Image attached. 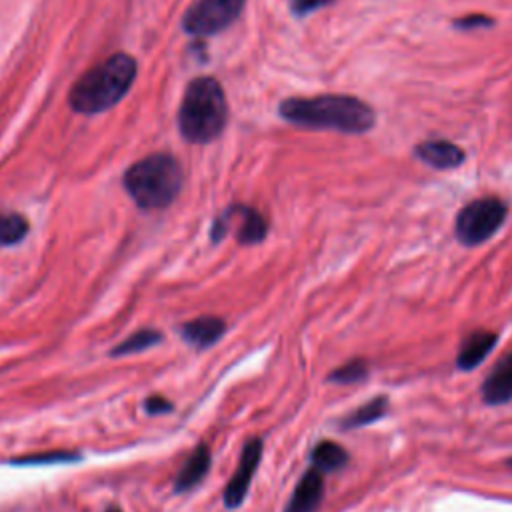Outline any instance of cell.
<instances>
[{
  "label": "cell",
  "instance_id": "cell-12",
  "mask_svg": "<svg viewBox=\"0 0 512 512\" xmlns=\"http://www.w3.org/2000/svg\"><path fill=\"white\" fill-rule=\"evenodd\" d=\"M226 330V324L218 316H200L180 326V336L194 348L204 350L216 344Z\"/></svg>",
  "mask_w": 512,
  "mask_h": 512
},
{
  "label": "cell",
  "instance_id": "cell-21",
  "mask_svg": "<svg viewBox=\"0 0 512 512\" xmlns=\"http://www.w3.org/2000/svg\"><path fill=\"white\" fill-rule=\"evenodd\" d=\"M172 402L160 394H152L144 400V412L148 416H160V414H166V412H172Z\"/></svg>",
  "mask_w": 512,
  "mask_h": 512
},
{
  "label": "cell",
  "instance_id": "cell-23",
  "mask_svg": "<svg viewBox=\"0 0 512 512\" xmlns=\"http://www.w3.org/2000/svg\"><path fill=\"white\" fill-rule=\"evenodd\" d=\"M332 0H290V6H292V12L298 14V16H306L326 4H330Z\"/></svg>",
  "mask_w": 512,
  "mask_h": 512
},
{
  "label": "cell",
  "instance_id": "cell-1",
  "mask_svg": "<svg viewBox=\"0 0 512 512\" xmlns=\"http://www.w3.org/2000/svg\"><path fill=\"white\" fill-rule=\"evenodd\" d=\"M278 112L290 124L316 130H336L344 134H364L376 122L372 106L348 94L288 98L280 104Z\"/></svg>",
  "mask_w": 512,
  "mask_h": 512
},
{
  "label": "cell",
  "instance_id": "cell-13",
  "mask_svg": "<svg viewBox=\"0 0 512 512\" xmlns=\"http://www.w3.org/2000/svg\"><path fill=\"white\" fill-rule=\"evenodd\" d=\"M498 336L490 330H474L472 334H468L458 350L456 356V366L460 370H472L476 368L494 348Z\"/></svg>",
  "mask_w": 512,
  "mask_h": 512
},
{
  "label": "cell",
  "instance_id": "cell-2",
  "mask_svg": "<svg viewBox=\"0 0 512 512\" xmlns=\"http://www.w3.org/2000/svg\"><path fill=\"white\" fill-rule=\"evenodd\" d=\"M136 62L128 54H114L88 70L70 92V106L80 114H96L114 106L132 86Z\"/></svg>",
  "mask_w": 512,
  "mask_h": 512
},
{
  "label": "cell",
  "instance_id": "cell-22",
  "mask_svg": "<svg viewBox=\"0 0 512 512\" xmlns=\"http://www.w3.org/2000/svg\"><path fill=\"white\" fill-rule=\"evenodd\" d=\"M492 24H494V20L484 14H468V16L454 20V26L460 30H472V28H482V26H492Z\"/></svg>",
  "mask_w": 512,
  "mask_h": 512
},
{
  "label": "cell",
  "instance_id": "cell-7",
  "mask_svg": "<svg viewBox=\"0 0 512 512\" xmlns=\"http://www.w3.org/2000/svg\"><path fill=\"white\" fill-rule=\"evenodd\" d=\"M262 450H264V442L258 436H252L244 442V448H242L240 460L236 464V470L228 478V482L224 486V492H222V502L228 510L238 508L246 500L252 478L258 470V464H260V458H262Z\"/></svg>",
  "mask_w": 512,
  "mask_h": 512
},
{
  "label": "cell",
  "instance_id": "cell-15",
  "mask_svg": "<svg viewBox=\"0 0 512 512\" xmlns=\"http://www.w3.org/2000/svg\"><path fill=\"white\" fill-rule=\"evenodd\" d=\"M388 410V398L386 396H376L372 400H368L366 404L358 406L356 410H352L348 416L342 418L340 428L350 430V428H360L366 424H372L376 420H380Z\"/></svg>",
  "mask_w": 512,
  "mask_h": 512
},
{
  "label": "cell",
  "instance_id": "cell-11",
  "mask_svg": "<svg viewBox=\"0 0 512 512\" xmlns=\"http://www.w3.org/2000/svg\"><path fill=\"white\" fill-rule=\"evenodd\" d=\"M486 404H506L512 400V350L504 354L482 384Z\"/></svg>",
  "mask_w": 512,
  "mask_h": 512
},
{
  "label": "cell",
  "instance_id": "cell-14",
  "mask_svg": "<svg viewBox=\"0 0 512 512\" xmlns=\"http://www.w3.org/2000/svg\"><path fill=\"white\" fill-rule=\"evenodd\" d=\"M310 462H312V468L320 470L322 474L324 472H336V470L346 466L348 452L332 440H322L312 448Z\"/></svg>",
  "mask_w": 512,
  "mask_h": 512
},
{
  "label": "cell",
  "instance_id": "cell-3",
  "mask_svg": "<svg viewBox=\"0 0 512 512\" xmlns=\"http://www.w3.org/2000/svg\"><path fill=\"white\" fill-rule=\"evenodd\" d=\"M228 118L226 96L214 78L202 76L188 84L180 112L178 126L180 134L194 144H206L224 130Z\"/></svg>",
  "mask_w": 512,
  "mask_h": 512
},
{
  "label": "cell",
  "instance_id": "cell-9",
  "mask_svg": "<svg viewBox=\"0 0 512 512\" xmlns=\"http://www.w3.org/2000/svg\"><path fill=\"white\" fill-rule=\"evenodd\" d=\"M324 498V476L316 468H308L292 490L284 512H316Z\"/></svg>",
  "mask_w": 512,
  "mask_h": 512
},
{
  "label": "cell",
  "instance_id": "cell-19",
  "mask_svg": "<svg viewBox=\"0 0 512 512\" xmlns=\"http://www.w3.org/2000/svg\"><path fill=\"white\" fill-rule=\"evenodd\" d=\"M28 232V222L22 214L0 212V244L12 246L24 240Z\"/></svg>",
  "mask_w": 512,
  "mask_h": 512
},
{
  "label": "cell",
  "instance_id": "cell-8",
  "mask_svg": "<svg viewBox=\"0 0 512 512\" xmlns=\"http://www.w3.org/2000/svg\"><path fill=\"white\" fill-rule=\"evenodd\" d=\"M212 464V454L206 442H200L194 446V450L186 456V460L182 462L180 470L174 476V492L176 494H184L194 490L196 486L202 484V480L206 478L208 470Z\"/></svg>",
  "mask_w": 512,
  "mask_h": 512
},
{
  "label": "cell",
  "instance_id": "cell-17",
  "mask_svg": "<svg viewBox=\"0 0 512 512\" xmlns=\"http://www.w3.org/2000/svg\"><path fill=\"white\" fill-rule=\"evenodd\" d=\"M162 340V334L154 328H142V330H136L132 332L128 338H124L122 342H118L112 350H110V356H128V354H136V352H142L146 348H152L156 344H160Z\"/></svg>",
  "mask_w": 512,
  "mask_h": 512
},
{
  "label": "cell",
  "instance_id": "cell-24",
  "mask_svg": "<svg viewBox=\"0 0 512 512\" xmlns=\"http://www.w3.org/2000/svg\"><path fill=\"white\" fill-rule=\"evenodd\" d=\"M104 512H122L120 508H108V510H104Z\"/></svg>",
  "mask_w": 512,
  "mask_h": 512
},
{
  "label": "cell",
  "instance_id": "cell-6",
  "mask_svg": "<svg viewBox=\"0 0 512 512\" xmlns=\"http://www.w3.org/2000/svg\"><path fill=\"white\" fill-rule=\"evenodd\" d=\"M246 0H198L184 16L182 26L192 36H210L230 26Z\"/></svg>",
  "mask_w": 512,
  "mask_h": 512
},
{
  "label": "cell",
  "instance_id": "cell-20",
  "mask_svg": "<svg viewBox=\"0 0 512 512\" xmlns=\"http://www.w3.org/2000/svg\"><path fill=\"white\" fill-rule=\"evenodd\" d=\"M366 374H368L366 362L362 358H354V360H348L346 364L334 368L328 374V380L336 382V384H356V382L364 380Z\"/></svg>",
  "mask_w": 512,
  "mask_h": 512
},
{
  "label": "cell",
  "instance_id": "cell-18",
  "mask_svg": "<svg viewBox=\"0 0 512 512\" xmlns=\"http://www.w3.org/2000/svg\"><path fill=\"white\" fill-rule=\"evenodd\" d=\"M78 460H82V454L74 450H46V452L16 456L8 460V464L10 466H48V464H70Z\"/></svg>",
  "mask_w": 512,
  "mask_h": 512
},
{
  "label": "cell",
  "instance_id": "cell-16",
  "mask_svg": "<svg viewBox=\"0 0 512 512\" xmlns=\"http://www.w3.org/2000/svg\"><path fill=\"white\" fill-rule=\"evenodd\" d=\"M240 212V230H238V240L242 244H256L264 240L266 236V220L260 212L248 206H236Z\"/></svg>",
  "mask_w": 512,
  "mask_h": 512
},
{
  "label": "cell",
  "instance_id": "cell-25",
  "mask_svg": "<svg viewBox=\"0 0 512 512\" xmlns=\"http://www.w3.org/2000/svg\"><path fill=\"white\" fill-rule=\"evenodd\" d=\"M510 466H512V460H510Z\"/></svg>",
  "mask_w": 512,
  "mask_h": 512
},
{
  "label": "cell",
  "instance_id": "cell-10",
  "mask_svg": "<svg viewBox=\"0 0 512 512\" xmlns=\"http://www.w3.org/2000/svg\"><path fill=\"white\" fill-rule=\"evenodd\" d=\"M414 154L420 162L434 170L458 168L466 158L464 150L448 140H424L414 146Z\"/></svg>",
  "mask_w": 512,
  "mask_h": 512
},
{
  "label": "cell",
  "instance_id": "cell-4",
  "mask_svg": "<svg viewBox=\"0 0 512 512\" xmlns=\"http://www.w3.org/2000/svg\"><path fill=\"white\" fill-rule=\"evenodd\" d=\"M124 188L140 208H164L182 188V170L170 154H150L128 168Z\"/></svg>",
  "mask_w": 512,
  "mask_h": 512
},
{
  "label": "cell",
  "instance_id": "cell-5",
  "mask_svg": "<svg viewBox=\"0 0 512 512\" xmlns=\"http://www.w3.org/2000/svg\"><path fill=\"white\" fill-rule=\"evenodd\" d=\"M508 206L494 196L468 202L456 216V238L464 246H478L490 240L504 224Z\"/></svg>",
  "mask_w": 512,
  "mask_h": 512
}]
</instances>
